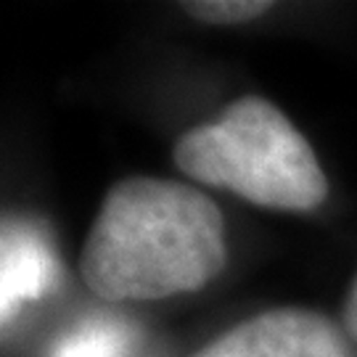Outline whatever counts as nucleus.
<instances>
[{
  "instance_id": "nucleus-1",
  "label": "nucleus",
  "mask_w": 357,
  "mask_h": 357,
  "mask_svg": "<svg viewBox=\"0 0 357 357\" xmlns=\"http://www.w3.org/2000/svg\"><path fill=\"white\" fill-rule=\"evenodd\" d=\"M225 262V220L209 196L169 178H125L96 215L79 273L106 302H151L204 289Z\"/></svg>"
},
{
  "instance_id": "nucleus-2",
  "label": "nucleus",
  "mask_w": 357,
  "mask_h": 357,
  "mask_svg": "<svg viewBox=\"0 0 357 357\" xmlns=\"http://www.w3.org/2000/svg\"><path fill=\"white\" fill-rule=\"evenodd\" d=\"M175 165L199 183L281 212H310L328 196V175L315 149L262 96H241L215 122L183 132Z\"/></svg>"
},
{
  "instance_id": "nucleus-3",
  "label": "nucleus",
  "mask_w": 357,
  "mask_h": 357,
  "mask_svg": "<svg viewBox=\"0 0 357 357\" xmlns=\"http://www.w3.org/2000/svg\"><path fill=\"white\" fill-rule=\"evenodd\" d=\"M193 357H349L339 328L307 307H278L220 333Z\"/></svg>"
},
{
  "instance_id": "nucleus-4",
  "label": "nucleus",
  "mask_w": 357,
  "mask_h": 357,
  "mask_svg": "<svg viewBox=\"0 0 357 357\" xmlns=\"http://www.w3.org/2000/svg\"><path fill=\"white\" fill-rule=\"evenodd\" d=\"M59 259L48 233L32 220H0V326L26 302H35L59 283Z\"/></svg>"
},
{
  "instance_id": "nucleus-5",
  "label": "nucleus",
  "mask_w": 357,
  "mask_h": 357,
  "mask_svg": "<svg viewBox=\"0 0 357 357\" xmlns=\"http://www.w3.org/2000/svg\"><path fill=\"white\" fill-rule=\"evenodd\" d=\"M135 333L116 318H90L56 344L51 357H132Z\"/></svg>"
},
{
  "instance_id": "nucleus-6",
  "label": "nucleus",
  "mask_w": 357,
  "mask_h": 357,
  "mask_svg": "<svg viewBox=\"0 0 357 357\" xmlns=\"http://www.w3.org/2000/svg\"><path fill=\"white\" fill-rule=\"evenodd\" d=\"M273 3L268 0H188L183 3V11L206 22V24H241L257 16L268 13Z\"/></svg>"
},
{
  "instance_id": "nucleus-7",
  "label": "nucleus",
  "mask_w": 357,
  "mask_h": 357,
  "mask_svg": "<svg viewBox=\"0 0 357 357\" xmlns=\"http://www.w3.org/2000/svg\"><path fill=\"white\" fill-rule=\"evenodd\" d=\"M344 326L357 342V275H355V281H352V286H349L347 299H344Z\"/></svg>"
}]
</instances>
